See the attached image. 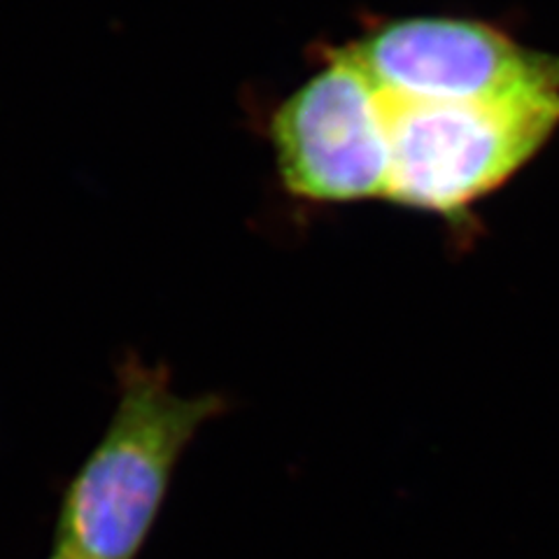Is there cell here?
I'll return each mask as SVG.
<instances>
[{"label": "cell", "mask_w": 559, "mask_h": 559, "mask_svg": "<svg viewBox=\"0 0 559 559\" xmlns=\"http://www.w3.org/2000/svg\"><path fill=\"white\" fill-rule=\"evenodd\" d=\"M224 411L226 399L215 392L180 394L166 361H145L135 349L121 355L108 427L61 489L55 550L138 559L187 450Z\"/></svg>", "instance_id": "1"}, {"label": "cell", "mask_w": 559, "mask_h": 559, "mask_svg": "<svg viewBox=\"0 0 559 559\" xmlns=\"http://www.w3.org/2000/svg\"><path fill=\"white\" fill-rule=\"evenodd\" d=\"M378 94L390 156L382 201L452 224L509 185L559 131V90L487 98Z\"/></svg>", "instance_id": "2"}, {"label": "cell", "mask_w": 559, "mask_h": 559, "mask_svg": "<svg viewBox=\"0 0 559 559\" xmlns=\"http://www.w3.org/2000/svg\"><path fill=\"white\" fill-rule=\"evenodd\" d=\"M266 140L289 199L306 205L384 199L390 156L380 94L345 45L324 49L318 70L275 105Z\"/></svg>", "instance_id": "3"}, {"label": "cell", "mask_w": 559, "mask_h": 559, "mask_svg": "<svg viewBox=\"0 0 559 559\" xmlns=\"http://www.w3.org/2000/svg\"><path fill=\"white\" fill-rule=\"evenodd\" d=\"M345 49L380 92L406 98H487L559 90V57L464 16L373 22Z\"/></svg>", "instance_id": "4"}, {"label": "cell", "mask_w": 559, "mask_h": 559, "mask_svg": "<svg viewBox=\"0 0 559 559\" xmlns=\"http://www.w3.org/2000/svg\"><path fill=\"white\" fill-rule=\"evenodd\" d=\"M47 559H75V557H70V555H63V552H59V550H51V555H49Z\"/></svg>", "instance_id": "5"}]
</instances>
